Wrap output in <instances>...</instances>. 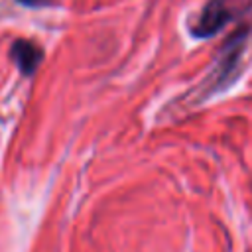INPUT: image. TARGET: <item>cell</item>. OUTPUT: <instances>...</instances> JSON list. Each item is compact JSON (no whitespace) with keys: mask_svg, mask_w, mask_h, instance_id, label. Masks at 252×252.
<instances>
[{"mask_svg":"<svg viewBox=\"0 0 252 252\" xmlns=\"http://www.w3.org/2000/svg\"><path fill=\"white\" fill-rule=\"evenodd\" d=\"M236 16L234 0H209L197 18L195 26L191 28V33L195 37H211L217 32H220L232 18Z\"/></svg>","mask_w":252,"mask_h":252,"instance_id":"6da1fadb","label":"cell"},{"mask_svg":"<svg viewBox=\"0 0 252 252\" xmlns=\"http://www.w3.org/2000/svg\"><path fill=\"white\" fill-rule=\"evenodd\" d=\"M10 57L18 65L22 75L32 77L43 61V49L30 39H16L10 47Z\"/></svg>","mask_w":252,"mask_h":252,"instance_id":"7a4b0ae2","label":"cell"},{"mask_svg":"<svg viewBox=\"0 0 252 252\" xmlns=\"http://www.w3.org/2000/svg\"><path fill=\"white\" fill-rule=\"evenodd\" d=\"M244 39H246V28L232 33L228 37V41L224 43L222 47V55H220V61L217 65V73H215V85L219 87L222 79H226L228 73L234 71V65L240 57V51H242V45H244Z\"/></svg>","mask_w":252,"mask_h":252,"instance_id":"3957f363","label":"cell"},{"mask_svg":"<svg viewBox=\"0 0 252 252\" xmlns=\"http://www.w3.org/2000/svg\"><path fill=\"white\" fill-rule=\"evenodd\" d=\"M20 4H24V6H30V8H39V6H47V4H51L53 0H18Z\"/></svg>","mask_w":252,"mask_h":252,"instance_id":"277c9868","label":"cell"}]
</instances>
